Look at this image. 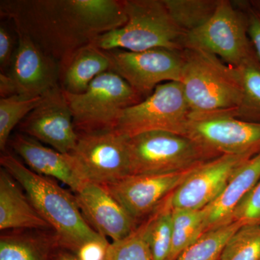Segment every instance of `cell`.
<instances>
[{"mask_svg": "<svg viewBox=\"0 0 260 260\" xmlns=\"http://www.w3.org/2000/svg\"><path fill=\"white\" fill-rule=\"evenodd\" d=\"M0 15L59 64L127 21L123 0H1Z\"/></svg>", "mask_w": 260, "mask_h": 260, "instance_id": "cell-1", "label": "cell"}, {"mask_svg": "<svg viewBox=\"0 0 260 260\" xmlns=\"http://www.w3.org/2000/svg\"><path fill=\"white\" fill-rule=\"evenodd\" d=\"M0 164L18 181L36 209L50 225L59 247L75 253L85 243L107 239L84 218L75 195L52 179L32 172L11 154L2 155Z\"/></svg>", "mask_w": 260, "mask_h": 260, "instance_id": "cell-2", "label": "cell"}, {"mask_svg": "<svg viewBox=\"0 0 260 260\" xmlns=\"http://www.w3.org/2000/svg\"><path fill=\"white\" fill-rule=\"evenodd\" d=\"M180 83L190 117L225 114L234 116L242 95L237 68L218 56L197 49H184Z\"/></svg>", "mask_w": 260, "mask_h": 260, "instance_id": "cell-3", "label": "cell"}, {"mask_svg": "<svg viewBox=\"0 0 260 260\" xmlns=\"http://www.w3.org/2000/svg\"><path fill=\"white\" fill-rule=\"evenodd\" d=\"M127 21L102 34L92 44L104 51L133 52L166 48L184 50L182 31L173 21L162 0H123Z\"/></svg>", "mask_w": 260, "mask_h": 260, "instance_id": "cell-4", "label": "cell"}, {"mask_svg": "<svg viewBox=\"0 0 260 260\" xmlns=\"http://www.w3.org/2000/svg\"><path fill=\"white\" fill-rule=\"evenodd\" d=\"M126 147L129 175L181 172L220 156L189 137L165 131L126 138Z\"/></svg>", "mask_w": 260, "mask_h": 260, "instance_id": "cell-5", "label": "cell"}, {"mask_svg": "<svg viewBox=\"0 0 260 260\" xmlns=\"http://www.w3.org/2000/svg\"><path fill=\"white\" fill-rule=\"evenodd\" d=\"M64 93L78 133L114 129L123 111L143 100L113 70L98 76L83 93Z\"/></svg>", "mask_w": 260, "mask_h": 260, "instance_id": "cell-6", "label": "cell"}, {"mask_svg": "<svg viewBox=\"0 0 260 260\" xmlns=\"http://www.w3.org/2000/svg\"><path fill=\"white\" fill-rule=\"evenodd\" d=\"M248 28L247 14L239 1L220 0L206 23L186 32L184 48L207 51L238 68L255 54Z\"/></svg>", "mask_w": 260, "mask_h": 260, "instance_id": "cell-7", "label": "cell"}, {"mask_svg": "<svg viewBox=\"0 0 260 260\" xmlns=\"http://www.w3.org/2000/svg\"><path fill=\"white\" fill-rule=\"evenodd\" d=\"M190 109L180 82H167L151 95L123 111L114 128L125 138L151 131H165L185 136Z\"/></svg>", "mask_w": 260, "mask_h": 260, "instance_id": "cell-8", "label": "cell"}, {"mask_svg": "<svg viewBox=\"0 0 260 260\" xmlns=\"http://www.w3.org/2000/svg\"><path fill=\"white\" fill-rule=\"evenodd\" d=\"M68 155L84 184L105 186L129 175L126 138L114 129L78 133L76 146Z\"/></svg>", "mask_w": 260, "mask_h": 260, "instance_id": "cell-9", "label": "cell"}, {"mask_svg": "<svg viewBox=\"0 0 260 260\" xmlns=\"http://www.w3.org/2000/svg\"><path fill=\"white\" fill-rule=\"evenodd\" d=\"M107 51L112 59V70L143 99L164 82H181L184 50L155 48L138 52L121 49Z\"/></svg>", "mask_w": 260, "mask_h": 260, "instance_id": "cell-10", "label": "cell"}, {"mask_svg": "<svg viewBox=\"0 0 260 260\" xmlns=\"http://www.w3.org/2000/svg\"><path fill=\"white\" fill-rule=\"evenodd\" d=\"M186 137L217 155H248L260 152V123L229 114L190 117Z\"/></svg>", "mask_w": 260, "mask_h": 260, "instance_id": "cell-11", "label": "cell"}, {"mask_svg": "<svg viewBox=\"0 0 260 260\" xmlns=\"http://www.w3.org/2000/svg\"><path fill=\"white\" fill-rule=\"evenodd\" d=\"M19 129L62 154L71 153L78 143L73 114L59 85L43 95L42 102L20 122Z\"/></svg>", "mask_w": 260, "mask_h": 260, "instance_id": "cell-12", "label": "cell"}, {"mask_svg": "<svg viewBox=\"0 0 260 260\" xmlns=\"http://www.w3.org/2000/svg\"><path fill=\"white\" fill-rule=\"evenodd\" d=\"M199 166L168 174L129 175L104 186L137 220L151 215Z\"/></svg>", "mask_w": 260, "mask_h": 260, "instance_id": "cell-13", "label": "cell"}, {"mask_svg": "<svg viewBox=\"0 0 260 260\" xmlns=\"http://www.w3.org/2000/svg\"><path fill=\"white\" fill-rule=\"evenodd\" d=\"M252 157L222 155L201 164L169 196L173 209H204L221 194L236 169Z\"/></svg>", "mask_w": 260, "mask_h": 260, "instance_id": "cell-14", "label": "cell"}, {"mask_svg": "<svg viewBox=\"0 0 260 260\" xmlns=\"http://www.w3.org/2000/svg\"><path fill=\"white\" fill-rule=\"evenodd\" d=\"M17 47L8 74L15 95L42 96L59 85V64L46 54L34 41L15 30Z\"/></svg>", "mask_w": 260, "mask_h": 260, "instance_id": "cell-15", "label": "cell"}, {"mask_svg": "<svg viewBox=\"0 0 260 260\" xmlns=\"http://www.w3.org/2000/svg\"><path fill=\"white\" fill-rule=\"evenodd\" d=\"M75 197L84 218L102 237L116 242L128 237L136 229V220L105 186L85 183Z\"/></svg>", "mask_w": 260, "mask_h": 260, "instance_id": "cell-16", "label": "cell"}, {"mask_svg": "<svg viewBox=\"0 0 260 260\" xmlns=\"http://www.w3.org/2000/svg\"><path fill=\"white\" fill-rule=\"evenodd\" d=\"M10 145L27 167L36 174L57 179L75 193L83 186L84 183L73 171L68 154L48 148L39 140L22 133H16L11 138Z\"/></svg>", "mask_w": 260, "mask_h": 260, "instance_id": "cell-17", "label": "cell"}, {"mask_svg": "<svg viewBox=\"0 0 260 260\" xmlns=\"http://www.w3.org/2000/svg\"><path fill=\"white\" fill-rule=\"evenodd\" d=\"M259 179L260 152L236 169L221 194L203 209L205 232L232 223L234 211Z\"/></svg>", "mask_w": 260, "mask_h": 260, "instance_id": "cell-18", "label": "cell"}, {"mask_svg": "<svg viewBox=\"0 0 260 260\" xmlns=\"http://www.w3.org/2000/svg\"><path fill=\"white\" fill-rule=\"evenodd\" d=\"M0 229L52 231L22 186L3 168L0 170Z\"/></svg>", "mask_w": 260, "mask_h": 260, "instance_id": "cell-19", "label": "cell"}, {"mask_svg": "<svg viewBox=\"0 0 260 260\" xmlns=\"http://www.w3.org/2000/svg\"><path fill=\"white\" fill-rule=\"evenodd\" d=\"M59 86L71 94L83 93L99 75L112 70L107 51L93 44L80 48L59 64Z\"/></svg>", "mask_w": 260, "mask_h": 260, "instance_id": "cell-20", "label": "cell"}, {"mask_svg": "<svg viewBox=\"0 0 260 260\" xmlns=\"http://www.w3.org/2000/svg\"><path fill=\"white\" fill-rule=\"evenodd\" d=\"M59 247L58 238L53 231L3 234L0 238V260H51Z\"/></svg>", "mask_w": 260, "mask_h": 260, "instance_id": "cell-21", "label": "cell"}, {"mask_svg": "<svg viewBox=\"0 0 260 260\" xmlns=\"http://www.w3.org/2000/svg\"><path fill=\"white\" fill-rule=\"evenodd\" d=\"M173 208L169 196L144 222L145 237L153 260H168L172 244Z\"/></svg>", "mask_w": 260, "mask_h": 260, "instance_id": "cell-22", "label": "cell"}, {"mask_svg": "<svg viewBox=\"0 0 260 260\" xmlns=\"http://www.w3.org/2000/svg\"><path fill=\"white\" fill-rule=\"evenodd\" d=\"M237 68L242 81V95L234 117L260 123V61L256 53Z\"/></svg>", "mask_w": 260, "mask_h": 260, "instance_id": "cell-23", "label": "cell"}, {"mask_svg": "<svg viewBox=\"0 0 260 260\" xmlns=\"http://www.w3.org/2000/svg\"><path fill=\"white\" fill-rule=\"evenodd\" d=\"M173 21L184 32L199 28L212 18L220 0H162Z\"/></svg>", "mask_w": 260, "mask_h": 260, "instance_id": "cell-24", "label": "cell"}, {"mask_svg": "<svg viewBox=\"0 0 260 260\" xmlns=\"http://www.w3.org/2000/svg\"><path fill=\"white\" fill-rule=\"evenodd\" d=\"M172 244L169 259L174 260L205 233L204 210L173 209Z\"/></svg>", "mask_w": 260, "mask_h": 260, "instance_id": "cell-25", "label": "cell"}, {"mask_svg": "<svg viewBox=\"0 0 260 260\" xmlns=\"http://www.w3.org/2000/svg\"><path fill=\"white\" fill-rule=\"evenodd\" d=\"M241 226L232 222L205 232L174 260H218L228 241Z\"/></svg>", "mask_w": 260, "mask_h": 260, "instance_id": "cell-26", "label": "cell"}, {"mask_svg": "<svg viewBox=\"0 0 260 260\" xmlns=\"http://www.w3.org/2000/svg\"><path fill=\"white\" fill-rule=\"evenodd\" d=\"M42 96L18 95L0 99V149L5 151L13 129L42 102Z\"/></svg>", "mask_w": 260, "mask_h": 260, "instance_id": "cell-27", "label": "cell"}, {"mask_svg": "<svg viewBox=\"0 0 260 260\" xmlns=\"http://www.w3.org/2000/svg\"><path fill=\"white\" fill-rule=\"evenodd\" d=\"M218 260H260V223L239 228L228 241Z\"/></svg>", "mask_w": 260, "mask_h": 260, "instance_id": "cell-28", "label": "cell"}, {"mask_svg": "<svg viewBox=\"0 0 260 260\" xmlns=\"http://www.w3.org/2000/svg\"><path fill=\"white\" fill-rule=\"evenodd\" d=\"M107 260H153L145 240L144 223L128 237L110 243Z\"/></svg>", "mask_w": 260, "mask_h": 260, "instance_id": "cell-29", "label": "cell"}, {"mask_svg": "<svg viewBox=\"0 0 260 260\" xmlns=\"http://www.w3.org/2000/svg\"><path fill=\"white\" fill-rule=\"evenodd\" d=\"M232 220L242 225L260 223V179L237 207Z\"/></svg>", "mask_w": 260, "mask_h": 260, "instance_id": "cell-30", "label": "cell"}, {"mask_svg": "<svg viewBox=\"0 0 260 260\" xmlns=\"http://www.w3.org/2000/svg\"><path fill=\"white\" fill-rule=\"evenodd\" d=\"M15 51V39L9 28L0 25V69L1 73H8Z\"/></svg>", "mask_w": 260, "mask_h": 260, "instance_id": "cell-31", "label": "cell"}, {"mask_svg": "<svg viewBox=\"0 0 260 260\" xmlns=\"http://www.w3.org/2000/svg\"><path fill=\"white\" fill-rule=\"evenodd\" d=\"M248 17V32L256 55L260 61V11L251 6L249 1H239Z\"/></svg>", "mask_w": 260, "mask_h": 260, "instance_id": "cell-32", "label": "cell"}, {"mask_svg": "<svg viewBox=\"0 0 260 260\" xmlns=\"http://www.w3.org/2000/svg\"><path fill=\"white\" fill-rule=\"evenodd\" d=\"M110 243L107 239L85 243L75 253L79 260H107Z\"/></svg>", "mask_w": 260, "mask_h": 260, "instance_id": "cell-33", "label": "cell"}, {"mask_svg": "<svg viewBox=\"0 0 260 260\" xmlns=\"http://www.w3.org/2000/svg\"><path fill=\"white\" fill-rule=\"evenodd\" d=\"M51 260H79L75 253L59 247L53 253Z\"/></svg>", "mask_w": 260, "mask_h": 260, "instance_id": "cell-34", "label": "cell"}, {"mask_svg": "<svg viewBox=\"0 0 260 260\" xmlns=\"http://www.w3.org/2000/svg\"><path fill=\"white\" fill-rule=\"evenodd\" d=\"M249 2L251 6L260 11V0H252V1Z\"/></svg>", "mask_w": 260, "mask_h": 260, "instance_id": "cell-35", "label": "cell"}]
</instances>
